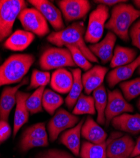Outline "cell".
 <instances>
[{
	"instance_id": "cell-36",
	"label": "cell",
	"mask_w": 140,
	"mask_h": 158,
	"mask_svg": "<svg viewBox=\"0 0 140 158\" xmlns=\"http://www.w3.org/2000/svg\"><path fill=\"white\" fill-rule=\"evenodd\" d=\"M129 36L133 45L140 50V19L132 25L129 31Z\"/></svg>"
},
{
	"instance_id": "cell-13",
	"label": "cell",
	"mask_w": 140,
	"mask_h": 158,
	"mask_svg": "<svg viewBox=\"0 0 140 158\" xmlns=\"http://www.w3.org/2000/svg\"><path fill=\"white\" fill-rule=\"evenodd\" d=\"M116 35L109 31L102 41L88 46L94 55L98 58L103 64L110 61L113 56V50L116 41Z\"/></svg>"
},
{
	"instance_id": "cell-18",
	"label": "cell",
	"mask_w": 140,
	"mask_h": 158,
	"mask_svg": "<svg viewBox=\"0 0 140 158\" xmlns=\"http://www.w3.org/2000/svg\"><path fill=\"white\" fill-rule=\"evenodd\" d=\"M81 134L83 138L93 143H103L107 139V133L90 116H88L83 123Z\"/></svg>"
},
{
	"instance_id": "cell-12",
	"label": "cell",
	"mask_w": 140,
	"mask_h": 158,
	"mask_svg": "<svg viewBox=\"0 0 140 158\" xmlns=\"http://www.w3.org/2000/svg\"><path fill=\"white\" fill-rule=\"evenodd\" d=\"M29 2L39 10L56 32L65 29L61 11L47 0H30Z\"/></svg>"
},
{
	"instance_id": "cell-31",
	"label": "cell",
	"mask_w": 140,
	"mask_h": 158,
	"mask_svg": "<svg viewBox=\"0 0 140 158\" xmlns=\"http://www.w3.org/2000/svg\"><path fill=\"white\" fill-rule=\"evenodd\" d=\"M33 139H48L44 123H38L28 128L23 132L22 140Z\"/></svg>"
},
{
	"instance_id": "cell-42",
	"label": "cell",
	"mask_w": 140,
	"mask_h": 158,
	"mask_svg": "<svg viewBox=\"0 0 140 158\" xmlns=\"http://www.w3.org/2000/svg\"><path fill=\"white\" fill-rule=\"evenodd\" d=\"M138 73L139 75H140V67L138 68Z\"/></svg>"
},
{
	"instance_id": "cell-44",
	"label": "cell",
	"mask_w": 140,
	"mask_h": 158,
	"mask_svg": "<svg viewBox=\"0 0 140 158\" xmlns=\"http://www.w3.org/2000/svg\"><path fill=\"white\" fill-rule=\"evenodd\" d=\"M0 143H1V142H0Z\"/></svg>"
},
{
	"instance_id": "cell-41",
	"label": "cell",
	"mask_w": 140,
	"mask_h": 158,
	"mask_svg": "<svg viewBox=\"0 0 140 158\" xmlns=\"http://www.w3.org/2000/svg\"><path fill=\"white\" fill-rule=\"evenodd\" d=\"M138 109H139V110L140 111V99H139L138 102Z\"/></svg>"
},
{
	"instance_id": "cell-22",
	"label": "cell",
	"mask_w": 140,
	"mask_h": 158,
	"mask_svg": "<svg viewBox=\"0 0 140 158\" xmlns=\"http://www.w3.org/2000/svg\"><path fill=\"white\" fill-rule=\"evenodd\" d=\"M83 122V119L77 125L63 133L59 139V142L76 156L80 154V134Z\"/></svg>"
},
{
	"instance_id": "cell-1",
	"label": "cell",
	"mask_w": 140,
	"mask_h": 158,
	"mask_svg": "<svg viewBox=\"0 0 140 158\" xmlns=\"http://www.w3.org/2000/svg\"><path fill=\"white\" fill-rule=\"evenodd\" d=\"M85 32V27L83 22H76L69 25L61 31L54 32L49 34L47 40L58 47L71 45L78 48L89 61L98 63L96 56L86 45L83 35Z\"/></svg>"
},
{
	"instance_id": "cell-24",
	"label": "cell",
	"mask_w": 140,
	"mask_h": 158,
	"mask_svg": "<svg viewBox=\"0 0 140 158\" xmlns=\"http://www.w3.org/2000/svg\"><path fill=\"white\" fill-rule=\"evenodd\" d=\"M110 140V137L101 143L83 142L80 152V157L82 158H107V147Z\"/></svg>"
},
{
	"instance_id": "cell-30",
	"label": "cell",
	"mask_w": 140,
	"mask_h": 158,
	"mask_svg": "<svg viewBox=\"0 0 140 158\" xmlns=\"http://www.w3.org/2000/svg\"><path fill=\"white\" fill-rule=\"evenodd\" d=\"M119 87L126 100L130 101L140 95V77L130 81L122 82Z\"/></svg>"
},
{
	"instance_id": "cell-23",
	"label": "cell",
	"mask_w": 140,
	"mask_h": 158,
	"mask_svg": "<svg viewBox=\"0 0 140 158\" xmlns=\"http://www.w3.org/2000/svg\"><path fill=\"white\" fill-rule=\"evenodd\" d=\"M135 49L116 46L113 52V56L110 61V67L116 69L121 66L128 64L135 60L137 56Z\"/></svg>"
},
{
	"instance_id": "cell-16",
	"label": "cell",
	"mask_w": 140,
	"mask_h": 158,
	"mask_svg": "<svg viewBox=\"0 0 140 158\" xmlns=\"http://www.w3.org/2000/svg\"><path fill=\"white\" fill-rule=\"evenodd\" d=\"M140 67V55L132 63L117 67L110 71L107 76V82L110 88H114L118 84L130 78Z\"/></svg>"
},
{
	"instance_id": "cell-6",
	"label": "cell",
	"mask_w": 140,
	"mask_h": 158,
	"mask_svg": "<svg viewBox=\"0 0 140 158\" xmlns=\"http://www.w3.org/2000/svg\"><path fill=\"white\" fill-rule=\"evenodd\" d=\"M42 70H50L65 67H75L70 51L67 48H50L46 49L39 60Z\"/></svg>"
},
{
	"instance_id": "cell-10",
	"label": "cell",
	"mask_w": 140,
	"mask_h": 158,
	"mask_svg": "<svg viewBox=\"0 0 140 158\" xmlns=\"http://www.w3.org/2000/svg\"><path fill=\"white\" fill-rule=\"evenodd\" d=\"M78 122L79 117L77 116L63 108L59 109L47 125L50 140L55 141L62 131L73 127Z\"/></svg>"
},
{
	"instance_id": "cell-33",
	"label": "cell",
	"mask_w": 140,
	"mask_h": 158,
	"mask_svg": "<svg viewBox=\"0 0 140 158\" xmlns=\"http://www.w3.org/2000/svg\"><path fill=\"white\" fill-rule=\"evenodd\" d=\"M50 75L48 72H41L37 70H34L32 76L30 85L28 90L41 87H45L50 81Z\"/></svg>"
},
{
	"instance_id": "cell-43",
	"label": "cell",
	"mask_w": 140,
	"mask_h": 158,
	"mask_svg": "<svg viewBox=\"0 0 140 158\" xmlns=\"http://www.w3.org/2000/svg\"><path fill=\"white\" fill-rule=\"evenodd\" d=\"M135 158H140V155H139V156H136V157H134Z\"/></svg>"
},
{
	"instance_id": "cell-2",
	"label": "cell",
	"mask_w": 140,
	"mask_h": 158,
	"mask_svg": "<svg viewBox=\"0 0 140 158\" xmlns=\"http://www.w3.org/2000/svg\"><path fill=\"white\" fill-rule=\"evenodd\" d=\"M140 17V10L133 5L122 3L114 6L106 28L118 35L125 42L130 40V29L134 22Z\"/></svg>"
},
{
	"instance_id": "cell-25",
	"label": "cell",
	"mask_w": 140,
	"mask_h": 158,
	"mask_svg": "<svg viewBox=\"0 0 140 158\" xmlns=\"http://www.w3.org/2000/svg\"><path fill=\"white\" fill-rule=\"evenodd\" d=\"M93 98L95 101V107L97 112V123L104 125L106 123L105 111L107 104V93L102 84L93 92Z\"/></svg>"
},
{
	"instance_id": "cell-3",
	"label": "cell",
	"mask_w": 140,
	"mask_h": 158,
	"mask_svg": "<svg viewBox=\"0 0 140 158\" xmlns=\"http://www.w3.org/2000/svg\"><path fill=\"white\" fill-rule=\"evenodd\" d=\"M34 61L32 55L18 54L10 56L0 66V87L20 82Z\"/></svg>"
},
{
	"instance_id": "cell-35",
	"label": "cell",
	"mask_w": 140,
	"mask_h": 158,
	"mask_svg": "<svg viewBox=\"0 0 140 158\" xmlns=\"http://www.w3.org/2000/svg\"><path fill=\"white\" fill-rule=\"evenodd\" d=\"M35 158H74L67 152L58 149H49L38 154Z\"/></svg>"
},
{
	"instance_id": "cell-5",
	"label": "cell",
	"mask_w": 140,
	"mask_h": 158,
	"mask_svg": "<svg viewBox=\"0 0 140 158\" xmlns=\"http://www.w3.org/2000/svg\"><path fill=\"white\" fill-rule=\"evenodd\" d=\"M109 17V7L98 5L89 16L88 24L85 34V41L91 44L98 43L104 34L106 22Z\"/></svg>"
},
{
	"instance_id": "cell-27",
	"label": "cell",
	"mask_w": 140,
	"mask_h": 158,
	"mask_svg": "<svg viewBox=\"0 0 140 158\" xmlns=\"http://www.w3.org/2000/svg\"><path fill=\"white\" fill-rule=\"evenodd\" d=\"M63 102L62 98L53 90L50 89L44 90L42 96V106L49 114L53 115Z\"/></svg>"
},
{
	"instance_id": "cell-20",
	"label": "cell",
	"mask_w": 140,
	"mask_h": 158,
	"mask_svg": "<svg viewBox=\"0 0 140 158\" xmlns=\"http://www.w3.org/2000/svg\"><path fill=\"white\" fill-rule=\"evenodd\" d=\"M30 96L29 93L18 91L17 93V106L14 117V137L18 133L20 128L28 122L29 111L26 106V101Z\"/></svg>"
},
{
	"instance_id": "cell-17",
	"label": "cell",
	"mask_w": 140,
	"mask_h": 158,
	"mask_svg": "<svg viewBox=\"0 0 140 158\" xmlns=\"http://www.w3.org/2000/svg\"><path fill=\"white\" fill-rule=\"evenodd\" d=\"M111 123L116 130L136 135L140 132V114L123 113L114 118Z\"/></svg>"
},
{
	"instance_id": "cell-28",
	"label": "cell",
	"mask_w": 140,
	"mask_h": 158,
	"mask_svg": "<svg viewBox=\"0 0 140 158\" xmlns=\"http://www.w3.org/2000/svg\"><path fill=\"white\" fill-rule=\"evenodd\" d=\"M95 112L94 98L90 96H85L82 94L76 102L72 113L74 115L85 114L94 115Z\"/></svg>"
},
{
	"instance_id": "cell-9",
	"label": "cell",
	"mask_w": 140,
	"mask_h": 158,
	"mask_svg": "<svg viewBox=\"0 0 140 158\" xmlns=\"http://www.w3.org/2000/svg\"><path fill=\"white\" fill-rule=\"evenodd\" d=\"M134 111V108L127 101L122 93L118 90H108L107 104L105 111L106 125L109 126L114 118L123 113Z\"/></svg>"
},
{
	"instance_id": "cell-14",
	"label": "cell",
	"mask_w": 140,
	"mask_h": 158,
	"mask_svg": "<svg viewBox=\"0 0 140 158\" xmlns=\"http://www.w3.org/2000/svg\"><path fill=\"white\" fill-rule=\"evenodd\" d=\"M28 82V79L25 78L18 85L5 87L0 97V120L8 122L10 113L17 103V93L19 88Z\"/></svg>"
},
{
	"instance_id": "cell-39",
	"label": "cell",
	"mask_w": 140,
	"mask_h": 158,
	"mask_svg": "<svg viewBox=\"0 0 140 158\" xmlns=\"http://www.w3.org/2000/svg\"><path fill=\"white\" fill-rule=\"evenodd\" d=\"M140 155V136L137 139L136 143H135V146L134 150L131 155V158Z\"/></svg>"
},
{
	"instance_id": "cell-15",
	"label": "cell",
	"mask_w": 140,
	"mask_h": 158,
	"mask_svg": "<svg viewBox=\"0 0 140 158\" xmlns=\"http://www.w3.org/2000/svg\"><path fill=\"white\" fill-rule=\"evenodd\" d=\"M109 69L107 67L96 65L86 71L82 77L85 93L90 95L94 90L102 85Z\"/></svg>"
},
{
	"instance_id": "cell-38",
	"label": "cell",
	"mask_w": 140,
	"mask_h": 158,
	"mask_svg": "<svg viewBox=\"0 0 140 158\" xmlns=\"http://www.w3.org/2000/svg\"><path fill=\"white\" fill-rule=\"evenodd\" d=\"M94 2L99 5H104L107 6H116L120 3H126L127 1H124V0H96V1H94Z\"/></svg>"
},
{
	"instance_id": "cell-32",
	"label": "cell",
	"mask_w": 140,
	"mask_h": 158,
	"mask_svg": "<svg viewBox=\"0 0 140 158\" xmlns=\"http://www.w3.org/2000/svg\"><path fill=\"white\" fill-rule=\"evenodd\" d=\"M65 46L70 51L73 61L76 65L78 66L79 67L82 68L85 71H88L92 69V63L87 60L78 48L71 45H66Z\"/></svg>"
},
{
	"instance_id": "cell-29",
	"label": "cell",
	"mask_w": 140,
	"mask_h": 158,
	"mask_svg": "<svg viewBox=\"0 0 140 158\" xmlns=\"http://www.w3.org/2000/svg\"><path fill=\"white\" fill-rule=\"evenodd\" d=\"M45 87L38 88L26 101L28 111L32 114L42 111V96Z\"/></svg>"
},
{
	"instance_id": "cell-21",
	"label": "cell",
	"mask_w": 140,
	"mask_h": 158,
	"mask_svg": "<svg viewBox=\"0 0 140 158\" xmlns=\"http://www.w3.org/2000/svg\"><path fill=\"white\" fill-rule=\"evenodd\" d=\"M34 38L35 36L32 32L17 30L8 38L4 46L12 51H23L32 43Z\"/></svg>"
},
{
	"instance_id": "cell-4",
	"label": "cell",
	"mask_w": 140,
	"mask_h": 158,
	"mask_svg": "<svg viewBox=\"0 0 140 158\" xmlns=\"http://www.w3.org/2000/svg\"><path fill=\"white\" fill-rule=\"evenodd\" d=\"M27 6L23 0H0V43L11 34L16 19Z\"/></svg>"
},
{
	"instance_id": "cell-34",
	"label": "cell",
	"mask_w": 140,
	"mask_h": 158,
	"mask_svg": "<svg viewBox=\"0 0 140 158\" xmlns=\"http://www.w3.org/2000/svg\"><path fill=\"white\" fill-rule=\"evenodd\" d=\"M48 139H33L29 140H22L21 149L23 151H27L34 148L46 147L48 146Z\"/></svg>"
},
{
	"instance_id": "cell-37",
	"label": "cell",
	"mask_w": 140,
	"mask_h": 158,
	"mask_svg": "<svg viewBox=\"0 0 140 158\" xmlns=\"http://www.w3.org/2000/svg\"><path fill=\"white\" fill-rule=\"evenodd\" d=\"M11 133V127L8 122L5 120H0V142L7 140Z\"/></svg>"
},
{
	"instance_id": "cell-19",
	"label": "cell",
	"mask_w": 140,
	"mask_h": 158,
	"mask_svg": "<svg viewBox=\"0 0 140 158\" xmlns=\"http://www.w3.org/2000/svg\"><path fill=\"white\" fill-rule=\"evenodd\" d=\"M73 83V74L62 68L54 71L50 78V86L61 94L69 93Z\"/></svg>"
},
{
	"instance_id": "cell-8",
	"label": "cell",
	"mask_w": 140,
	"mask_h": 158,
	"mask_svg": "<svg viewBox=\"0 0 140 158\" xmlns=\"http://www.w3.org/2000/svg\"><path fill=\"white\" fill-rule=\"evenodd\" d=\"M107 147V158H131L135 143L128 135H122L120 132H113Z\"/></svg>"
},
{
	"instance_id": "cell-26",
	"label": "cell",
	"mask_w": 140,
	"mask_h": 158,
	"mask_svg": "<svg viewBox=\"0 0 140 158\" xmlns=\"http://www.w3.org/2000/svg\"><path fill=\"white\" fill-rule=\"evenodd\" d=\"M72 74L73 77V83L70 93L65 99L66 105L70 110L73 108L76 101L82 94V91L83 88L81 70L80 69H73Z\"/></svg>"
},
{
	"instance_id": "cell-7",
	"label": "cell",
	"mask_w": 140,
	"mask_h": 158,
	"mask_svg": "<svg viewBox=\"0 0 140 158\" xmlns=\"http://www.w3.org/2000/svg\"><path fill=\"white\" fill-rule=\"evenodd\" d=\"M18 19L23 28L39 37H43L49 33V29L45 17L35 8L23 9Z\"/></svg>"
},
{
	"instance_id": "cell-11",
	"label": "cell",
	"mask_w": 140,
	"mask_h": 158,
	"mask_svg": "<svg viewBox=\"0 0 140 158\" xmlns=\"http://www.w3.org/2000/svg\"><path fill=\"white\" fill-rule=\"evenodd\" d=\"M58 4L67 22L83 19L91 8L87 0H61Z\"/></svg>"
},
{
	"instance_id": "cell-40",
	"label": "cell",
	"mask_w": 140,
	"mask_h": 158,
	"mask_svg": "<svg viewBox=\"0 0 140 158\" xmlns=\"http://www.w3.org/2000/svg\"><path fill=\"white\" fill-rule=\"evenodd\" d=\"M133 3L136 6L138 10H140V0H134Z\"/></svg>"
}]
</instances>
